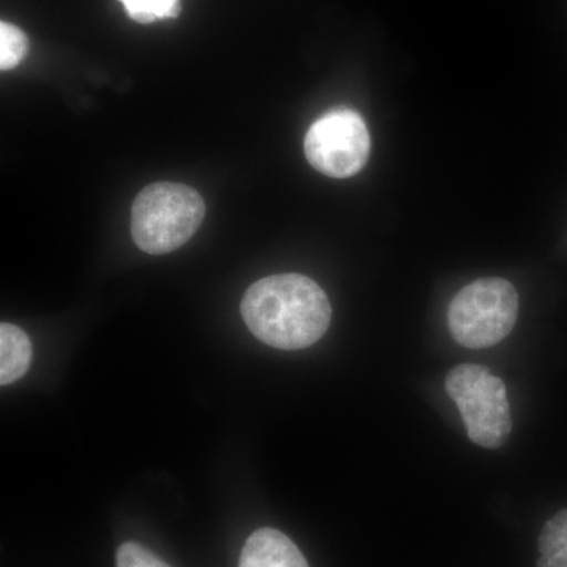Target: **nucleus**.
Instances as JSON below:
<instances>
[{"mask_svg": "<svg viewBox=\"0 0 567 567\" xmlns=\"http://www.w3.org/2000/svg\"><path fill=\"white\" fill-rule=\"evenodd\" d=\"M28 51L29 40L25 33L10 22H0V69H17Z\"/></svg>", "mask_w": 567, "mask_h": 567, "instance_id": "1a4fd4ad", "label": "nucleus"}, {"mask_svg": "<svg viewBox=\"0 0 567 567\" xmlns=\"http://www.w3.org/2000/svg\"><path fill=\"white\" fill-rule=\"evenodd\" d=\"M125 7L132 20L141 24H151L164 18H175L181 11L178 0H118Z\"/></svg>", "mask_w": 567, "mask_h": 567, "instance_id": "9d476101", "label": "nucleus"}, {"mask_svg": "<svg viewBox=\"0 0 567 567\" xmlns=\"http://www.w3.org/2000/svg\"><path fill=\"white\" fill-rule=\"evenodd\" d=\"M117 567H171L148 548L137 543H125L117 550Z\"/></svg>", "mask_w": 567, "mask_h": 567, "instance_id": "9b49d317", "label": "nucleus"}, {"mask_svg": "<svg viewBox=\"0 0 567 567\" xmlns=\"http://www.w3.org/2000/svg\"><path fill=\"white\" fill-rule=\"evenodd\" d=\"M241 316L264 344L301 350L315 346L327 333L331 305L322 287L308 276L275 275L246 290Z\"/></svg>", "mask_w": 567, "mask_h": 567, "instance_id": "f257e3e1", "label": "nucleus"}, {"mask_svg": "<svg viewBox=\"0 0 567 567\" xmlns=\"http://www.w3.org/2000/svg\"><path fill=\"white\" fill-rule=\"evenodd\" d=\"M537 567H567V509L551 517L539 536Z\"/></svg>", "mask_w": 567, "mask_h": 567, "instance_id": "6e6552de", "label": "nucleus"}, {"mask_svg": "<svg viewBox=\"0 0 567 567\" xmlns=\"http://www.w3.org/2000/svg\"><path fill=\"white\" fill-rule=\"evenodd\" d=\"M32 361L29 336L11 323L0 324V383L3 386L20 380Z\"/></svg>", "mask_w": 567, "mask_h": 567, "instance_id": "0eeeda50", "label": "nucleus"}, {"mask_svg": "<svg viewBox=\"0 0 567 567\" xmlns=\"http://www.w3.org/2000/svg\"><path fill=\"white\" fill-rule=\"evenodd\" d=\"M238 567H309L300 548L275 528H260L248 537Z\"/></svg>", "mask_w": 567, "mask_h": 567, "instance_id": "423d86ee", "label": "nucleus"}, {"mask_svg": "<svg viewBox=\"0 0 567 567\" xmlns=\"http://www.w3.org/2000/svg\"><path fill=\"white\" fill-rule=\"evenodd\" d=\"M204 218L205 203L196 189L182 183H153L133 203L134 244L153 256L177 251L188 244Z\"/></svg>", "mask_w": 567, "mask_h": 567, "instance_id": "f03ea898", "label": "nucleus"}, {"mask_svg": "<svg viewBox=\"0 0 567 567\" xmlns=\"http://www.w3.org/2000/svg\"><path fill=\"white\" fill-rule=\"evenodd\" d=\"M446 393L456 402L466 434L476 445L498 450L513 432L511 405L502 379L480 364L456 365L446 377Z\"/></svg>", "mask_w": 567, "mask_h": 567, "instance_id": "20e7f679", "label": "nucleus"}, {"mask_svg": "<svg viewBox=\"0 0 567 567\" xmlns=\"http://www.w3.org/2000/svg\"><path fill=\"white\" fill-rule=\"evenodd\" d=\"M518 295L503 278H483L458 290L447 308V327L466 349H487L516 327Z\"/></svg>", "mask_w": 567, "mask_h": 567, "instance_id": "7ed1b4c3", "label": "nucleus"}, {"mask_svg": "<svg viewBox=\"0 0 567 567\" xmlns=\"http://www.w3.org/2000/svg\"><path fill=\"white\" fill-rule=\"evenodd\" d=\"M305 153L309 164L328 177L360 173L371 155V136L363 117L346 107L327 112L308 130Z\"/></svg>", "mask_w": 567, "mask_h": 567, "instance_id": "39448f33", "label": "nucleus"}]
</instances>
